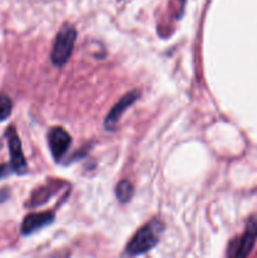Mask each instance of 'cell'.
Wrapping results in <instances>:
<instances>
[{
    "instance_id": "cell-1",
    "label": "cell",
    "mask_w": 257,
    "mask_h": 258,
    "mask_svg": "<svg viewBox=\"0 0 257 258\" xmlns=\"http://www.w3.org/2000/svg\"><path fill=\"white\" fill-rule=\"evenodd\" d=\"M164 228L165 227H164L163 222L159 219H151L134 234L133 238L126 246V252L131 257H135L151 251L160 241V236L164 232Z\"/></svg>"
},
{
    "instance_id": "cell-4",
    "label": "cell",
    "mask_w": 257,
    "mask_h": 258,
    "mask_svg": "<svg viewBox=\"0 0 257 258\" xmlns=\"http://www.w3.org/2000/svg\"><path fill=\"white\" fill-rule=\"evenodd\" d=\"M8 145H9V154H10V166L13 171L17 174H25L28 170L27 161H25L24 155L22 151V144H20L19 136H18L15 128L9 127L7 131Z\"/></svg>"
},
{
    "instance_id": "cell-3",
    "label": "cell",
    "mask_w": 257,
    "mask_h": 258,
    "mask_svg": "<svg viewBox=\"0 0 257 258\" xmlns=\"http://www.w3.org/2000/svg\"><path fill=\"white\" fill-rule=\"evenodd\" d=\"M257 239V217H252L247 222L246 229L239 237L229 243L227 258H247L251 253Z\"/></svg>"
},
{
    "instance_id": "cell-10",
    "label": "cell",
    "mask_w": 257,
    "mask_h": 258,
    "mask_svg": "<svg viewBox=\"0 0 257 258\" xmlns=\"http://www.w3.org/2000/svg\"><path fill=\"white\" fill-rule=\"evenodd\" d=\"M13 103L10 98L5 95H0V122L7 120L12 113Z\"/></svg>"
},
{
    "instance_id": "cell-5",
    "label": "cell",
    "mask_w": 257,
    "mask_h": 258,
    "mask_svg": "<svg viewBox=\"0 0 257 258\" xmlns=\"http://www.w3.org/2000/svg\"><path fill=\"white\" fill-rule=\"evenodd\" d=\"M139 96H140V92H139L138 90H134L131 91V92L126 93V95L113 106L112 110L110 111V113H108L105 118V123H103V125H105L106 130H113V127H115V126L117 125L118 121H120L122 113L125 112L136 100H138Z\"/></svg>"
},
{
    "instance_id": "cell-11",
    "label": "cell",
    "mask_w": 257,
    "mask_h": 258,
    "mask_svg": "<svg viewBox=\"0 0 257 258\" xmlns=\"http://www.w3.org/2000/svg\"><path fill=\"white\" fill-rule=\"evenodd\" d=\"M12 171H13V169H12V166H10V165L0 166V178H2V176L8 175V174L12 173Z\"/></svg>"
},
{
    "instance_id": "cell-9",
    "label": "cell",
    "mask_w": 257,
    "mask_h": 258,
    "mask_svg": "<svg viewBox=\"0 0 257 258\" xmlns=\"http://www.w3.org/2000/svg\"><path fill=\"white\" fill-rule=\"evenodd\" d=\"M134 188L133 184L127 180H122L117 184L116 186V197L121 203H127L131 198H133Z\"/></svg>"
},
{
    "instance_id": "cell-8",
    "label": "cell",
    "mask_w": 257,
    "mask_h": 258,
    "mask_svg": "<svg viewBox=\"0 0 257 258\" xmlns=\"http://www.w3.org/2000/svg\"><path fill=\"white\" fill-rule=\"evenodd\" d=\"M57 189H59V183H55V181L47 184V185L43 186V188L37 189V190L32 194V197H30L29 204L32 207L42 206V204H44L45 202L49 201V198H52V197L54 196Z\"/></svg>"
},
{
    "instance_id": "cell-6",
    "label": "cell",
    "mask_w": 257,
    "mask_h": 258,
    "mask_svg": "<svg viewBox=\"0 0 257 258\" xmlns=\"http://www.w3.org/2000/svg\"><path fill=\"white\" fill-rule=\"evenodd\" d=\"M48 143H49L50 153L55 160H60L65 155L67 149L71 145V136L65 128L53 127L48 134Z\"/></svg>"
},
{
    "instance_id": "cell-2",
    "label": "cell",
    "mask_w": 257,
    "mask_h": 258,
    "mask_svg": "<svg viewBox=\"0 0 257 258\" xmlns=\"http://www.w3.org/2000/svg\"><path fill=\"white\" fill-rule=\"evenodd\" d=\"M76 42V29L70 24H65L55 37L52 50V62L54 66L66 64L72 54L73 45Z\"/></svg>"
},
{
    "instance_id": "cell-7",
    "label": "cell",
    "mask_w": 257,
    "mask_h": 258,
    "mask_svg": "<svg viewBox=\"0 0 257 258\" xmlns=\"http://www.w3.org/2000/svg\"><path fill=\"white\" fill-rule=\"evenodd\" d=\"M54 221V213L53 212H40V213L28 214L22 223V234L28 236L38 229L44 228L45 226L50 224Z\"/></svg>"
}]
</instances>
